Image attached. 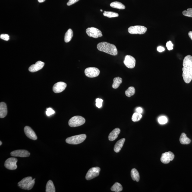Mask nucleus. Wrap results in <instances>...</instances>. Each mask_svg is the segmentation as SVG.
Returning <instances> with one entry per match:
<instances>
[{"instance_id":"f257e3e1","label":"nucleus","mask_w":192,"mask_h":192,"mask_svg":"<svg viewBox=\"0 0 192 192\" xmlns=\"http://www.w3.org/2000/svg\"><path fill=\"white\" fill-rule=\"evenodd\" d=\"M182 76L186 83H189L192 80V56L189 55L184 58L183 62Z\"/></svg>"},{"instance_id":"f03ea898","label":"nucleus","mask_w":192,"mask_h":192,"mask_svg":"<svg viewBox=\"0 0 192 192\" xmlns=\"http://www.w3.org/2000/svg\"><path fill=\"white\" fill-rule=\"evenodd\" d=\"M97 48L99 51L111 55L116 56L118 55V52L116 46L107 42H100L97 45Z\"/></svg>"},{"instance_id":"7ed1b4c3","label":"nucleus","mask_w":192,"mask_h":192,"mask_svg":"<svg viewBox=\"0 0 192 192\" xmlns=\"http://www.w3.org/2000/svg\"><path fill=\"white\" fill-rule=\"evenodd\" d=\"M35 179H33L31 177H26L18 183L20 188L26 190H30L33 188L35 183Z\"/></svg>"},{"instance_id":"20e7f679","label":"nucleus","mask_w":192,"mask_h":192,"mask_svg":"<svg viewBox=\"0 0 192 192\" xmlns=\"http://www.w3.org/2000/svg\"><path fill=\"white\" fill-rule=\"evenodd\" d=\"M86 136L85 134L78 135L68 138L66 139V143L71 145H78L80 144L86 140Z\"/></svg>"},{"instance_id":"39448f33","label":"nucleus","mask_w":192,"mask_h":192,"mask_svg":"<svg viewBox=\"0 0 192 192\" xmlns=\"http://www.w3.org/2000/svg\"><path fill=\"white\" fill-rule=\"evenodd\" d=\"M86 120L83 117L76 116L71 118L68 122L69 125L71 127H77L83 125Z\"/></svg>"},{"instance_id":"423d86ee","label":"nucleus","mask_w":192,"mask_h":192,"mask_svg":"<svg viewBox=\"0 0 192 192\" xmlns=\"http://www.w3.org/2000/svg\"><path fill=\"white\" fill-rule=\"evenodd\" d=\"M128 33L131 34H143L146 33L147 28L142 26H130L128 29Z\"/></svg>"},{"instance_id":"0eeeda50","label":"nucleus","mask_w":192,"mask_h":192,"mask_svg":"<svg viewBox=\"0 0 192 192\" xmlns=\"http://www.w3.org/2000/svg\"><path fill=\"white\" fill-rule=\"evenodd\" d=\"M100 168L99 167H96L90 168L86 173V180H90L98 177L99 175Z\"/></svg>"},{"instance_id":"6e6552de","label":"nucleus","mask_w":192,"mask_h":192,"mask_svg":"<svg viewBox=\"0 0 192 192\" xmlns=\"http://www.w3.org/2000/svg\"><path fill=\"white\" fill-rule=\"evenodd\" d=\"M86 33L89 37L98 38L102 36V32L99 29L94 27L88 28L86 30Z\"/></svg>"},{"instance_id":"1a4fd4ad","label":"nucleus","mask_w":192,"mask_h":192,"mask_svg":"<svg viewBox=\"0 0 192 192\" xmlns=\"http://www.w3.org/2000/svg\"><path fill=\"white\" fill-rule=\"evenodd\" d=\"M17 159L15 158H10L5 161L4 166L7 169L14 170L17 169Z\"/></svg>"},{"instance_id":"9d476101","label":"nucleus","mask_w":192,"mask_h":192,"mask_svg":"<svg viewBox=\"0 0 192 192\" xmlns=\"http://www.w3.org/2000/svg\"><path fill=\"white\" fill-rule=\"evenodd\" d=\"M85 73L86 76L89 78H94L99 75L100 71L96 67H89L85 70Z\"/></svg>"},{"instance_id":"9b49d317","label":"nucleus","mask_w":192,"mask_h":192,"mask_svg":"<svg viewBox=\"0 0 192 192\" xmlns=\"http://www.w3.org/2000/svg\"><path fill=\"white\" fill-rule=\"evenodd\" d=\"M174 154L172 152L169 151L163 153L161 158V162L165 164L169 163L170 161L174 159Z\"/></svg>"},{"instance_id":"f8f14e48","label":"nucleus","mask_w":192,"mask_h":192,"mask_svg":"<svg viewBox=\"0 0 192 192\" xmlns=\"http://www.w3.org/2000/svg\"><path fill=\"white\" fill-rule=\"evenodd\" d=\"M136 61L133 57L130 55L126 56L124 61V64L129 68H134L136 65Z\"/></svg>"},{"instance_id":"ddd939ff","label":"nucleus","mask_w":192,"mask_h":192,"mask_svg":"<svg viewBox=\"0 0 192 192\" xmlns=\"http://www.w3.org/2000/svg\"><path fill=\"white\" fill-rule=\"evenodd\" d=\"M67 86L66 83L64 82H58L54 85L53 87V90L55 93H61L65 90Z\"/></svg>"},{"instance_id":"4468645a","label":"nucleus","mask_w":192,"mask_h":192,"mask_svg":"<svg viewBox=\"0 0 192 192\" xmlns=\"http://www.w3.org/2000/svg\"><path fill=\"white\" fill-rule=\"evenodd\" d=\"M11 156L26 157L30 156V154L28 151L25 150H17L13 151L11 153Z\"/></svg>"},{"instance_id":"2eb2a0df","label":"nucleus","mask_w":192,"mask_h":192,"mask_svg":"<svg viewBox=\"0 0 192 192\" xmlns=\"http://www.w3.org/2000/svg\"><path fill=\"white\" fill-rule=\"evenodd\" d=\"M24 131L25 134L29 138L33 140H36L37 138L35 133L30 127L26 126L24 127Z\"/></svg>"},{"instance_id":"dca6fc26","label":"nucleus","mask_w":192,"mask_h":192,"mask_svg":"<svg viewBox=\"0 0 192 192\" xmlns=\"http://www.w3.org/2000/svg\"><path fill=\"white\" fill-rule=\"evenodd\" d=\"M44 65V63L42 61H38L35 64H33L29 67V71L31 72H36L41 69Z\"/></svg>"},{"instance_id":"f3484780","label":"nucleus","mask_w":192,"mask_h":192,"mask_svg":"<svg viewBox=\"0 0 192 192\" xmlns=\"http://www.w3.org/2000/svg\"><path fill=\"white\" fill-rule=\"evenodd\" d=\"M121 130L119 128H117L114 129L110 133L108 138L110 141H113L118 138Z\"/></svg>"},{"instance_id":"a211bd4d","label":"nucleus","mask_w":192,"mask_h":192,"mask_svg":"<svg viewBox=\"0 0 192 192\" xmlns=\"http://www.w3.org/2000/svg\"><path fill=\"white\" fill-rule=\"evenodd\" d=\"M7 112L8 111L6 104L4 102H1L0 103V118H5L7 115Z\"/></svg>"},{"instance_id":"6ab92c4d","label":"nucleus","mask_w":192,"mask_h":192,"mask_svg":"<svg viewBox=\"0 0 192 192\" xmlns=\"http://www.w3.org/2000/svg\"><path fill=\"white\" fill-rule=\"evenodd\" d=\"M125 141V138H122L118 140L116 143L114 147V151L116 153H118L121 151L122 148L123 147L124 142Z\"/></svg>"},{"instance_id":"aec40b11","label":"nucleus","mask_w":192,"mask_h":192,"mask_svg":"<svg viewBox=\"0 0 192 192\" xmlns=\"http://www.w3.org/2000/svg\"><path fill=\"white\" fill-rule=\"evenodd\" d=\"M180 142L181 144L182 145H188L191 142L190 139L187 137L185 133H181L180 138Z\"/></svg>"},{"instance_id":"412c9836","label":"nucleus","mask_w":192,"mask_h":192,"mask_svg":"<svg viewBox=\"0 0 192 192\" xmlns=\"http://www.w3.org/2000/svg\"><path fill=\"white\" fill-rule=\"evenodd\" d=\"M132 178L134 181L138 182L140 179V174L138 171L136 169H132L131 172Z\"/></svg>"},{"instance_id":"4be33fe9","label":"nucleus","mask_w":192,"mask_h":192,"mask_svg":"<svg viewBox=\"0 0 192 192\" xmlns=\"http://www.w3.org/2000/svg\"><path fill=\"white\" fill-rule=\"evenodd\" d=\"M122 79L120 77L115 78L113 80V83L112 85V87L114 89L118 88L122 83Z\"/></svg>"},{"instance_id":"5701e85b","label":"nucleus","mask_w":192,"mask_h":192,"mask_svg":"<svg viewBox=\"0 0 192 192\" xmlns=\"http://www.w3.org/2000/svg\"><path fill=\"white\" fill-rule=\"evenodd\" d=\"M46 192H56L55 186H54L53 183L51 180H49L46 184Z\"/></svg>"},{"instance_id":"b1692460","label":"nucleus","mask_w":192,"mask_h":192,"mask_svg":"<svg viewBox=\"0 0 192 192\" xmlns=\"http://www.w3.org/2000/svg\"><path fill=\"white\" fill-rule=\"evenodd\" d=\"M73 36V32L71 29H69L66 33L64 36V41L66 42H69L71 40Z\"/></svg>"},{"instance_id":"393cba45","label":"nucleus","mask_w":192,"mask_h":192,"mask_svg":"<svg viewBox=\"0 0 192 192\" xmlns=\"http://www.w3.org/2000/svg\"><path fill=\"white\" fill-rule=\"evenodd\" d=\"M110 5L112 8L119 9H124L125 8V6L124 4L118 1H114L111 3Z\"/></svg>"},{"instance_id":"a878e982","label":"nucleus","mask_w":192,"mask_h":192,"mask_svg":"<svg viewBox=\"0 0 192 192\" xmlns=\"http://www.w3.org/2000/svg\"><path fill=\"white\" fill-rule=\"evenodd\" d=\"M122 187L120 183L116 182L111 187V190L112 191L119 192L122 191Z\"/></svg>"},{"instance_id":"bb28decb","label":"nucleus","mask_w":192,"mask_h":192,"mask_svg":"<svg viewBox=\"0 0 192 192\" xmlns=\"http://www.w3.org/2000/svg\"><path fill=\"white\" fill-rule=\"evenodd\" d=\"M135 93V89L133 86H130L125 91V94L128 97H130L134 95Z\"/></svg>"},{"instance_id":"cd10ccee","label":"nucleus","mask_w":192,"mask_h":192,"mask_svg":"<svg viewBox=\"0 0 192 192\" xmlns=\"http://www.w3.org/2000/svg\"><path fill=\"white\" fill-rule=\"evenodd\" d=\"M103 15L105 17L112 18V17H118L119 15L116 13L112 12V11H104L103 13Z\"/></svg>"},{"instance_id":"c85d7f7f","label":"nucleus","mask_w":192,"mask_h":192,"mask_svg":"<svg viewBox=\"0 0 192 192\" xmlns=\"http://www.w3.org/2000/svg\"><path fill=\"white\" fill-rule=\"evenodd\" d=\"M142 115L141 114L138 113V112H135L133 114L132 118V120L133 122H138L142 118Z\"/></svg>"},{"instance_id":"c756f323","label":"nucleus","mask_w":192,"mask_h":192,"mask_svg":"<svg viewBox=\"0 0 192 192\" xmlns=\"http://www.w3.org/2000/svg\"><path fill=\"white\" fill-rule=\"evenodd\" d=\"M183 15L192 17V8H189L187 11H184L183 12Z\"/></svg>"},{"instance_id":"7c9ffc66","label":"nucleus","mask_w":192,"mask_h":192,"mask_svg":"<svg viewBox=\"0 0 192 192\" xmlns=\"http://www.w3.org/2000/svg\"><path fill=\"white\" fill-rule=\"evenodd\" d=\"M158 121L160 124H163L167 122L168 119L166 117L161 116L158 118Z\"/></svg>"},{"instance_id":"2f4dec72","label":"nucleus","mask_w":192,"mask_h":192,"mask_svg":"<svg viewBox=\"0 0 192 192\" xmlns=\"http://www.w3.org/2000/svg\"><path fill=\"white\" fill-rule=\"evenodd\" d=\"M103 102V100L100 98H97L96 99V106L97 107L99 108L102 107Z\"/></svg>"},{"instance_id":"473e14b6","label":"nucleus","mask_w":192,"mask_h":192,"mask_svg":"<svg viewBox=\"0 0 192 192\" xmlns=\"http://www.w3.org/2000/svg\"><path fill=\"white\" fill-rule=\"evenodd\" d=\"M55 113V111L52 109V108H49L47 109L46 111V115L48 116H50L51 115H53Z\"/></svg>"},{"instance_id":"72a5a7b5","label":"nucleus","mask_w":192,"mask_h":192,"mask_svg":"<svg viewBox=\"0 0 192 192\" xmlns=\"http://www.w3.org/2000/svg\"><path fill=\"white\" fill-rule=\"evenodd\" d=\"M173 44L171 41H169L167 42L166 43V47L170 51L173 50Z\"/></svg>"},{"instance_id":"f704fd0d","label":"nucleus","mask_w":192,"mask_h":192,"mask_svg":"<svg viewBox=\"0 0 192 192\" xmlns=\"http://www.w3.org/2000/svg\"><path fill=\"white\" fill-rule=\"evenodd\" d=\"M0 38L4 40L8 41L10 39L9 36L8 34H1Z\"/></svg>"},{"instance_id":"c9c22d12","label":"nucleus","mask_w":192,"mask_h":192,"mask_svg":"<svg viewBox=\"0 0 192 192\" xmlns=\"http://www.w3.org/2000/svg\"><path fill=\"white\" fill-rule=\"evenodd\" d=\"M80 0H69L68 2L67 3V5L68 6H70L72 4L75 3H76L77 2Z\"/></svg>"},{"instance_id":"e433bc0d","label":"nucleus","mask_w":192,"mask_h":192,"mask_svg":"<svg viewBox=\"0 0 192 192\" xmlns=\"http://www.w3.org/2000/svg\"><path fill=\"white\" fill-rule=\"evenodd\" d=\"M157 50L158 52H162L165 51V48L163 47L160 46L158 47Z\"/></svg>"},{"instance_id":"4c0bfd02","label":"nucleus","mask_w":192,"mask_h":192,"mask_svg":"<svg viewBox=\"0 0 192 192\" xmlns=\"http://www.w3.org/2000/svg\"><path fill=\"white\" fill-rule=\"evenodd\" d=\"M136 112L141 114L143 112V109L141 108L138 107L136 108Z\"/></svg>"},{"instance_id":"58836bf2","label":"nucleus","mask_w":192,"mask_h":192,"mask_svg":"<svg viewBox=\"0 0 192 192\" xmlns=\"http://www.w3.org/2000/svg\"><path fill=\"white\" fill-rule=\"evenodd\" d=\"M189 36L192 40V31H190L188 33Z\"/></svg>"},{"instance_id":"ea45409f","label":"nucleus","mask_w":192,"mask_h":192,"mask_svg":"<svg viewBox=\"0 0 192 192\" xmlns=\"http://www.w3.org/2000/svg\"><path fill=\"white\" fill-rule=\"evenodd\" d=\"M46 1V0H38V1L39 3H42L44 2V1Z\"/></svg>"},{"instance_id":"a19ab883","label":"nucleus","mask_w":192,"mask_h":192,"mask_svg":"<svg viewBox=\"0 0 192 192\" xmlns=\"http://www.w3.org/2000/svg\"><path fill=\"white\" fill-rule=\"evenodd\" d=\"M1 145H2V142L1 141H0V146H1Z\"/></svg>"},{"instance_id":"79ce46f5","label":"nucleus","mask_w":192,"mask_h":192,"mask_svg":"<svg viewBox=\"0 0 192 192\" xmlns=\"http://www.w3.org/2000/svg\"><path fill=\"white\" fill-rule=\"evenodd\" d=\"M100 11H102V9H101V10H100Z\"/></svg>"}]
</instances>
